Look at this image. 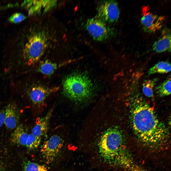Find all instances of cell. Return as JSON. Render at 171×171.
I'll list each match as a JSON object with an SVG mask.
<instances>
[{"label":"cell","instance_id":"cell-7","mask_svg":"<svg viewBox=\"0 0 171 171\" xmlns=\"http://www.w3.org/2000/svg\"><path fill=\"white\" fill-rule=\"evenodd\" d=\"M64 141L57 135L52 136L43 144L41 152L47 164L53 162L61 151Z\"/></svg>","mask_w":171,"mask_h":171},{"label":"cell","instance_id":"cell-1","mask_svg":"<svg viewBox=\"0 0 171 171\" xmlns=\"http://www.w3.org/2000/svg\"><path fill=\"white\" fill-rule=\"evenodd\" d=\"M130 101L131 125L139 140L146 143L154 144L164 141L169 137L168 129L150 105L141 97H134Z\"/></svg>","mask_w":171,"mask_h":171},{"label":"cell","instance_id":"cell-8","mask_svg":"<svg viewBox=\"0 0 171 171\" xmlns=\"http://www.w3.org/2000/svg\"><path fill=\"white\" fill-rule=\"evenodd\" d=\"M141 24L146 32L154 33L162 27L164 20V16H158L151 12L147 6L142 8Z\"/></svg>","mask_w":171,"mask_h":171},{"label":"cell","instance_id":"cell-15","mask_svg":"<svg viewBox=\"0 0 171 171\" xmlns=\"http://www.w3.org/2000/svg\"><path fill=\"white\" fill-rule=\"evenodd\" d=\"M171 64L168 62H160L151 67L148 71V76L157 73L166 74L171 71Z\"/></svg>","mask_w":171,"mask_h":171},{"label":"cell","instance_id":"cell-21","mask_svg":"<svg viewBox=\"0 0 171 171\" xmlns=\"http://www.w3.org/2000/svg\"><path fill=\"white\" fill-rule=\"evenodd\" d=\"M26 18V17L23 14L19 13L14 14L8 19L10 22L16 23L20 22Z\"/></svg>","mask_w":171,"mask_h":171},{"label":"cell","instance_id":"cell-3","mask_svg":"<svg viewBox=\"0 0 171 171\" xmlns=\"http://www.w3.org/2000/svg\"><path fill=\"white\" fill-rule=\"evenodd\" d=\"M47 38L45 33L41 32L29 37L23 52L24 59L27 65L33 64L40 60L47 46Z\"/></svg>","mask_w":171,"mask_h":171},{"label":"cell","instance_id":"cell-17","mask_svg":"<svg viewBox=\"0 0 171 171\" xmlns=\"http://www.w3.org/2000/svg\"><path fill=\"white\" fill-rule=\"evenodd\" d=\"M171 78L169 77L155 87L154 91L158 96L163 97L171 94Z\"/></svg>","mask_w":171,"mask_h":171},{"label":"cell","instance_id":"cell-22","mask_svg":"<svg viewBox=\"0 0 171 171\" xmlns=\"http://www.w3.org/2000/svg\"><path fill=\"white\" fill-rule=\"evenodd\" d=\"M5 117V109H3L0 110V128L4 124Z\"/></svg>","mask_w":171,"mask_h":171},{"label":"cell","instance_id":"cell-16","mask_svg":"<svg viewBox=\"0 0 171 171\" xmlns=\"http://www.w3.org/2000/svg\"><path fill=\"white\" fill-rule=\"evenodd\" d=\"M57 65L48 60H46L42 62L39 66L38 71L46 76L52 75L57 68Z\"/></svg>","mask_w":171,"mask_h":171},{"label":"cell","instance_id":"cell-2","mask_svg":"<svg viewBox=\"0 0 171 171\" xmlns=\"http://www.w3.org/2000/svg\"><path fill=\"white\" fill-rule=\"evenodd\" d=\"M93 90L91 80L86 75L79 72L68 74L63 81V94L75 102L86 101L91 95Z\"/></svg>","mask_w":171,"mask_h":171},{"label":"cell","instance_id":"cell-19","mask_svg":"<svg viewBox=\"0 0 171 171\" xmlns=\"http://www.w3.org/2000/svg\"><path fill=\"white\" fill-rule=\"evenodd\" d=\"M22 171H48V170L44 165L27 161L24 164Z\"/></svg>","mask_w":171,"mask_h":171},{"label":"cell","instance_id":"cell-10","mask_svg":"<svg viewBox=\"0 0 171 171\" xmlns=\"http://www.w3.org/2000/svg\"><path fill=\"white\" fill-rule=\"evenodd\" d=\"M58 87H46L42 86H37L30 88L27 95L32 102L35 104L42 103L51 93L57 91Z\"/></svg>","mask_w":171,"mask_h":171},{"label":"cell","instance_id":"cell-20","mask_svg":"<svg viewBox=\"0 0 171 171\" xmlns=\"http://www.w3.org/2000/svg\"><path fill=\"white\" fill-rule=\"evenodd\" d=\"M41 141V137L36 136L33 134H29L26 146L30 149L37 148L40 144Z\"/></svg>","mask_w":171,"mask_h":171},{"label":"cell","instance_id":"cell-6","mask_svg":"<svg viewBox=\"0 0 171 171\" xmlns=\"http://www.w3.org/2000/svg\"><path fill=\"white\" fill-rule=\"evenodd\" d=\"M97 10V16L106 23H115L119 18V9L116 0L100 1L98 3Z\"/></svg>","mask_w":171,"mask_h":171},{"label":"cell","instance_id":"cell-12","mask_svg":"<svg viewBox=\"0 0 171 171\" xmlns=\"http://www.w3.org/2000/svg\"><path fill=\"white\" fill-rule=\"evenodd\" d=\"M171 33L170 30L166 28L162 31L160 37L154 43L153 50L157 53L171 51Z\"/></svg>","mask_w":171,"mask_h":171},{"label":"cell","instance_id":"cell-23","mask_svg":"<svg viewBox=\"0 0 171 171\" xmlns=\"http://www.w3.org/2000/svg\"><path fill=\"white\" fill-rule=\"evenodd\" d=\"M0 171H2V170L0 167Z\"/></svg>","mask_w":171,"mask_h":171},{"label":"cell","instance_id":"cell-18","mask_svg":"<svg viewBox=\"0 0 171 171\" xmlns=\"http://www.w3.org/2000/svg\"><path fill=\"white\" fill-rule=\"evenodd\" d=\"M158 80V78H155L144 81L142 84V91L146 96L153 98V89Z\"/></svg>","mask_w":171,"mask_h":171},{"label":"cell","instance_id":"cell-11","mask_svg":"<svg viewBox=\"0 0 171 171\" xmlns=\"http://www.w3.org/2000/svg\"><path fill=\"white\" fill-rule=\"evenodd\" d=\"M5 109L4 124L8 129H14L19 124L20 115L19 108L16 103L12 102L8 104Z\"/></svg>","mask_w":171,"mask_h":171},{"label":"cell","instance_id":"cell-5","mask_svg":"<svg viewBox=\"0 0 171 171\" xmlns=\"http://www.w3.org/2000/svg\"><path fill=\"white\" fill-rule=\"evenodd\" d=\"M85 27L88 33L95 41L102 42L114 36V30L109 27L106 23L97 15L88 19Z\"/></svg>","mask_w":171,"mask_h":171},{"label":"cell","instance_id":"cell-4","mask_svg":"<svg viewBox=\"0 0 171 171\" xmlns=\"http://www.w3.org/2000/svg\"><path fill=\"white\" fill-rule=\"evenodd\" d=\"M123 133L115 128L108 130L103 135L99 145L100 152L103 156L108 157L114 156L123 142Z\"/></svg>","mask_w":171,"mask_h":171},{"label":"cell","instance_id":"cell-13","mask_svg":"<svg viewBox=\"0 0 171 171\" xmlns=\"http://www.w3.org/2000/svg\"><path fill=\"white\" fill-rule=\"evenodd\" d=\"M29 135L25 126L20 124L18 125L11 134L10 139L14 143L26 146Z\"/></svg>","mask_w":171,"mask_h":171},{"label":"cell","instance_id":"cell-14","mask_svg":"<svg viewBox=\"0 0 171 171\" xmlns=\"http://www.w3.org/2000/svg\"><path fill=\"white\" fill-rule=\"evenodd\" d=\"M51 112H49L32 128L31 130L32 134L36 136L41 137L46 134Z\"/></svg>","mask_w":171,"mask_h":171},{"label":"cell","instance_id":"cell-9","mask_svg":"<svg viewBox=\"0 0 171 171\" xmlns=\"http://www.w3.org/2000/svg\"><path fill=\"white\" fill-rule=\"evenodd\" d=\"M57 4L56 0H25L22 5L26 9L30 16L43 14L55 8Z\"/></svg>","mask_w":171,"mask_h":171}]
</instances>
